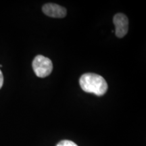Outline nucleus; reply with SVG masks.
<instances>
[{"instance_id":"f257e3e1","label":"nucleus","mask_w":146,"mask_h":146,"mask_svg":"<svg viewBox=\"0 0 146 146\" xmlns=\"http://www.w3.org/2000/svg\"><path fill=\"white\" fill-rule=\"evenodd\" d=\"M81 89L87 93L102 96L107 92L108 84L106 80L99 74L86 73L81 76L79 80Z\"/></svg>"},{"instance_id":"f03ea898","label":"nucleus","mask_w":146,"mask_h":146,"mask_svg":"<svg viewBox=\"0 0 146 146\" xmlns=\"http://www.w3.org/2000/svg\"><path fill=\"white\" fill-rule=\"evenodd\" d=\"M33 68L38 77L45 78L50 75L52 72V62L48 58L39 55L34 58Z\"/></svg>"},{"instance_id":"7ed1b4c3","label":"nucleus","mask_w":146,"mask_h":146,"mask_svg":"<svg viewBox=\"0 0 146 146\" xmlns=\"http://www.w3.org/2000/svg\"><path fill=\"white\" fill-rule=\"evenodd\" d=\"M116 35L119 38H123L127 35L129 29V21L124 14H116L113 19Z\"/></svg>"},{"instance_id":"20e7f679","label":"nucleus","mask_w":146,"mask_h":146,"mask_svg":"<svg viewBox=\"0 0 146 146\" xmlns=\"http://www.w3.org/2000/svg\"><path fill=\"white\" fill-rule=\"evenodd\" d=\"M43 12L45 15L53 18H64L66 15V10L64 7L55 3H47L43 6Z\"/></svg>"},{"instance_id":"39448f33","label":"nucleus","mask_w":146,"mask_h":146,"mask_svg":"<svg viewBox=\"0 0 146 146\" xmlns=\"http://www.w3.org/2000/svg\"><path fill=\"white\" fill-rule=\"evenodd\" d=\"M56 146H78L75 143L69 140H63L58 143Z\"/></svg>"},{"instance_id":"423d86ee","label":"nucleus","mask_w":146,"mask_h":146,"mask_svg":"<svg viewBox=\"0 0 146 146\" xmlns=\"http://www.w3.org/2000/svg\"><path fill=\"white\" fill-rule=\"evenodd\" d=\"M3 76L1 70H0V89L1 88V87L3 86Z\"/></svg>"}]
</instances>
